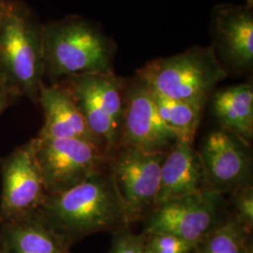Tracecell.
Returning a JSON list of instances; mask_svg holds the SVG:
<instances>
[{
    "label": "cell",
    "mask_w": 253,
    "mask_h": 253,
    "mask_svg": "<svg viewBox=\"0 0 253 253\" xmlns=\"http://www.w3.org/2000/svg\"><path fill=\"white\" fill-rule=\"evenodd\" d=\"M144 235L145 253H191L195 247L178 236L166 233Z\"/></svg>",
    "instance_id": "obj_19"
},
{
    "label": "cell",
    "mask_w": 253,
    "mask_h": 253,
    "mask_svg": "<svg viewBox=\"0 0 253 253\" xmlns=\"http://www.w3.org/2000/svg\"><path fill=\"white\" fill-rule=\"evenodd\" d=\"M231 216L225 195L205 190L154 208L143 234L166 233L196 245Z\"/></svg>",
    "instance_id": "obj_7"
},
{
    "label": "cell",
    "mask_w": 253,
    "mask_h": 253,
    "mask_svg": "<svg viewBox=\"0 0 253 253\" xmlns=\"http://www.w3.org/2000/svg\"><path fill=\"white\" fill-rule=\"evenodd\" d=\"M108 253H145V235L133 233L129 226L114 233Z\"/></svg>",
    "instance_id": "obj_21"
},
{
    "label": "cell",
    "mask_w": 253,
    "mask_h": 253,
    "mask_svg": "<svg viewBox=\"0 0 253 253\" xmlns=\"http://www.w3.org/2000/svg\"><path fill=\"white\" fill-rule=\"evenodd\" d=\"M35 140L47 195L70 190L108 167L110 154L88 141L38 136Z\"/></svg>",
    "instance_id": "obj_6"
},
{
    "label": "cell",
    "mask_w": 253,
    "mask_h": 253,
    "mask_svg": "<svg viewBox=\"0 0 253 253\" xmlns=\"http://www.w3.org/2000/svg\"><path fill=\"white\" fill-rule=\"evenodd\" d=\"M0 253H5V252H4V250H3V248H2L1 244H0Z\"/></svg>",
    "instance_id": "obj_25"
},
{
    "label": "cell",
    "mask_w": 253,
    "mask_h": 253,
    "mask_svg": "<svg viewBox=\"0 0 253 253\" xmlns=\"http://www.w3.org/2000/svg\"><path fill=\"white\" fill-rule=\"evenodd\" d=\"M57 83L70 91L91 132L107 153L114 152L121 135L126 78L112 72L71 76Z\"/></svg>",
    "instance_id": "obj_5"
},
{
    "label": "cell",
    "mask_w": 253,
    "mask_h": 253,
    "mask_svg": "<svg viewBox=\"0 0 253 253\" xmlns=\"http://www.w3.org/2000/svg\"><path fill=\"white\" fill-rule=\"evenodd\" d=\"M5 253H71L70 246L36 214L0 224Z\"/></svg>",
    "instance_id": "obj_15"
},
{
    "label": "cell",
    "mask_w": 253,
    "mask_h": 253,
    "mask_svg": "<svg viewBox=\"0 0 253 253\" xmlns=\"http://www.w3.org/2000/svg\"><path fill=\"white\" fill-rule=\"evenodd\" d=\"M165 155L118 146L109 156V170L130 224L155 208Z\"/></svg>",
    "instance_id": "obj_8"
},
{
    "label": "cell",
    "mask_w": 253,
    "mask_h": 253,
    "mask_svg": "<svg viewBox=\"0 0 253 253\" xmlns=\"http://www.w3.org/2000/svg\"><path fill=\"white\" fill-rule=\"evenodd\" d=\"M6 1L5 0H0V25L2 22V19L4 16V11H5V8H6Z\"/></svg>",
    "instance_id": "obj_23"
},
{
    "label": "cell",
    "mask_w": 253,
    "mask_h": 253,
    "mask_svg": "<svg viewBox=\"0 0 253 253\" xmlns=\"http://www.w3.org/2000/svg\"><path fill=\"white\" fill-rule=\"evenodd\" d=\"M0 224L34 215L47 197L35 138L0 158Z\"/></svg>",
    "instance_id": "obj_9"
},
{
    "label": "cell",
    "mask_w": 253,
    "mask_h": 253,
    "mask_svg": "<svg viewBox=\"0 0 253 253\" xmlns=\"http://www.w3.org/2000/svg\"><path fill=\"white\" fill-rule=\"evenodd\" d=\"M38 102L41 104L44 116V122L38 137L81 139L104 149L91 132L73 96L63 84L60 83L43 84Z\"/></svg>",
    "instance_id": "obj_14"
},
{
    "label": "cell",
    "mask_w": 253,
    "mask_h": 253,
    "mask_svg": "<svg viewBox=\"0 0 253 253\" xmlns=\"http://www.w3.org/2000/svg\"><path fill=\"white\" fill-rule=\"evenodd\" d=\"M13 98L0 86V116L12 103Z\"/></svg>",
    "instance_id": "obj_22"
},
{
    "label": "cell",
    "mask_w": 253,
    "mask_h": 253,
    "mask_svg": "<svg viewBox=\"0 0 253 253\" xmlns=\"http://www.w3.org/2000/svg\"><path fill=\"white\" fill-rule=\"evenodd\" d=\"M42 25L18 2L6 3L0 25V86L38 102L44 84Z\"/></svg>",
    "instance_id": "obj_3"
},
{
    "label": "cell",
    "mask_w": 253,
    "mask_h": 253,
    "mask_svg": "<svg viewBox=\"0 0 253 253\" xmlns=\"http://www.w3.org/2000/svg\"><path fill=\"white\" fill-rule=\"evenodd\" d=\"M231 202L234 210L231 212L236 221L250 232L253 227V187L248 185L241 187L231 194Z\"/></svg>",
    "instance_id": "obj_20"
},
{
    "label": "cell",
    "mask_w": 253,
    "mask_h": 253,
    "mask_svg": "<svg viewBox=\"0 0 253 253\" xmlns=\"http://www.w3.org/2000/svg\"><path fill=\"white\" fill-rule=\"evenodd\" d=\"M208 103L219 126L250 143L253 138V87L250 83L214 90Z\"/></svg>",
    "instance_id": "obj_16"
},
{
    "label": "cell",
    "mask_w": 253,
    "mask_h": 253,
    "mask_svg": "<svg viewBox=\"0 0 253 253\" xmlns=\"http://www.w3.org/2000/svg\"><path fill=\"white\" fill-rule=\"evenodd\" d=\"M37 215L70 247L87 235L130 226L109 167L70 190L47 195Z\"/></svg>",
    "instance_id": "obj_1"
},
{
    "label": "cell",
    "mask_w": 253,
    "mask_h": 253,
    "mask_svg": "<svg viewBox=\"0 0 253 253\" xmlns=\"http://www.w3.org/2000/svg\"><path fill=\"white\" fill-rule=\"evenodd\" d=\"M211 34L212 46L228 74L253 69V9L234 4L217 5L212 13Z\"/></svg>",
    "instance_id": "obj_12"
},
{
    "label": "cell",
    "mask_w": 253,
    "mask_h": 253,
    "mask_svg": "<svg viewBox=\"0 0 253 253\" xmlns=\"http://www.w3.org/2000/svg\"><path fill=\"white\" fill-rule=\"evenodd\" d=\"M246 1V7L250 8V9H253V0H245Z\"/></svg>",
    "instance_id": "obj_24"
},
{
    "label": "cell",
    "mask_w": 253,
    "mask_h": 253,
    "mask_svg": "<svg viewBox=\"0 0 253 253\" xmlns=\"http://www.w3.org/2000/svg\"><path fill=\"white\" fill-rule=\"evenodd\" d=\"M251 234L231 214L225 222L195 245L191 253H253Z\"/></svg>",
    "instance_id": "obj_18"
},
{
    "label": "cell",
    "mask_w": 253,
    "mask_h": 253,
    "mask_svg": "<svg viewBox=\"0 0 253 253\" xmlns=\"http://www.w3.org/2000/svg\"><path fill=\"white\" fill-rule=\"evenodd\" d=\"M152 93L158 112L165 125L178 139L194 141L206 106L190 101L169 99L153 91Z\"/></svg>",
    "instance_id": "obj_17"
},
{
    "label": "cell",
    "mask_w": 253,
    "mask_h": 253,
    "mask_svg": "<svg viewBox=\"0 0 253 253\" xmlns=\"http://www.w3.org/2000/svg\"><path fill=\"white\" fill-rule=\"evenodd\" d=\"M178 138L165 125L153 93L136 75L126 78L121 135L118 146L166 154Z\"/></svg>",
    "instance_id": "obj_11"
},
{
    "label": "cell",
    "mask_w": 253,
    "mask_h": 253,
    "mask_svg": "<svg viewBox=\"0 0 253 253\" xmlns=\"http://www.w3.org/2000/svg\"><path fill=\"white\" fill-rule=\"evenodd\" d=\"M207 190L225 195L253 185V158L250 143L217 127L209 131L198 150Z\"/></svg>",
    "instance_id": "obj_10"
},
{
    "label": "cell",
    "mask_w": 253,
    "mask_h": 253,
    "mask_svg": "<svg viewBox=\"0 0 253 253\" xmlns=\"http://www.w3.org/2000/svg\"><path fill=\"white\" fill-rule=\"evenodd\" d=\"M135 75L161 96L207 106L228 73L211 44L192 46L179 54L153 59L137 70Z\"/></svg>",
    "instance_id": "obj_4"
},
{
    "label": "cell",
    "mask_w": 253,
    "mask_h": 253,
    "mask_svg": "<svg viewBox=\"0 0 253 253\" xmlns=\"http://www.w3.org/2000/svg\"><path fill=\"white\" fill-rule=\"evenodd\" d=\"M44 78H64L114 72L115 42L100 27L79 16L49 22L42 27Z\"/></svg>",
    "instance_id": "obj_2"
},
{
    "label": "cell",
    "mask_w": 253,
    "mask_h": 253,
    "mask_svg": "<svg viewBox=\"0 0 253 253\" xmlns=\"http://www.w3.org/2000/svg\"><path fill=\"white\" fill-rule=\"evenodd\" d=\"M193 143L178 139L165 155L155 208L207 190L199 152Z\"/></svg>",
    "instance_id": "obj_13"
}]
</instances>
